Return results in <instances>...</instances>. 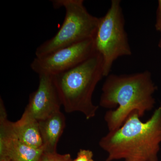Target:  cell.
Segmentation results:
<instances>
[{"instance_id":"7a4b0ae2","label":"cell","mask_w":161,"mask_h":161,"mask_svg":"<svg viewBox=\"0 0 161 161\" xmlns=\"http://www.w3.org/2000/svg\"><path fill=\"white\" fill-rule=\"evenodd\" d=\"M99 146L106 161H158L161 144V105L147 121L132 113L123 125L102 137Z\"/></svg>"},{"instance_id":"277c9868","label":"cell","mask_w":161,"mask_h":161,"mask_svg":"<svg viewBox=\"0 0 161 161\" xmlns=\"http://www.w3.org/2000/svg\"><path fill=\"white\" fill-rule=\"evenodd\" d=\"M56 9L63 8L65 14L62 26L53 37L38 47L36 58H41L60 48L94 39L99 18L87 11L83 0H53Z\"/></svg>"},{"instance_id":"30bf717a","label":"cell","mask_w":161,"mask_h":161,"mask_svg":"<svg viewBox=\"0 0 161 161\" xmlns=\"http://www.w3.org/2000/svg\"><path fill=\"white\" fill-rule=\"evenodd\" d=\"M12 129L18 139L30 147L43 148L39 122L23 112L19 120L11 122Z\"/></svg>"},{"instance_id":"3957f363","label":"cell","mask_w":161,"mask_h":161,"mask_svg":"<svg viewBox=\"0 0 161 161\" xmlns=\"http://www.w3.org/2000/svg\"><path fill=\"white\" fill-rule=\"evenodd\" d=\"M52 77L65 112H80L87 119L95 117L98 106L93 103L92 96L104 77L100 54L96 52L77 66Z\"/></svg>"},{"instance_id":"8fae6325","label":"cell","mask_w":161,"mask_h":161,"mask_svg":"<svg viewBox=\"0 0 161 161\" xmlns=\"http://www.w3.org/2000/svg\"><path fill=\"white\" fill-rule=\"evenodd\" d=\"M38 161H72L70 154L44 152Z\"/></svg>"},{"instance_id":"5bb4252c","label":"cell","mask_w":161,"mask_h":161,"mask_svg":"<svg viewBox=\"0 0 161 161\" xmlns=\"http://www.w3.org/2000/svg\"><path fill=\"white\" fill-rule=\"evenodd\" d=\"M159 32L160 33V37L159 41L158 46L161 49V30Z\"/></svg>"},{"instance_id":"7c38bea8","label":"cell","mask_w":161,"mask_h":161,"mask_svg":"<svg viewBox=\"0 0 161 161\" xmlns=\"http://www.w3.org/2000/svg\"><path fill=\"white\" fill-rule=\"evenodd\" d=\"M73 161H94L93 152L90 150L80 149L77 158Z\"/></svg>"},{"instance_id":"52a82bcc","label":"cell","mask_w":161,"mask_h":161,"mask_svg":"<svg viewBox=\"0 0 161 161\" xmlns=\"http://www.w3.org/2000/svg\"><path fill=\"white\" fill-rule=\"evenodd\" d=\"M37 89L30 95L29 103L24 113L38 121L60 111L62 105L51 76H39Z\"/></svg>"},{"instance_id":"6da1fadb","label":"cell","mask_w":161,"mask_h":161,"mask_svg":"<svg viewBox=\"0 0 161 161\" xmlns=\"http://www.w3.org/2000/svg\"><path fill=\"white\" fill-rule=\"evenodd\" d=\"M157 90L148 70L108 75L102 88L99 105L105 108H116L105 114L109 132L120 128L132 113H137L141 118L152 110L156 103L153 95Z\"/></svg>"},{"instance_id":"8992f818","label":"cell","mask_w":161,"mask_h":161,"mask_svg":"<svg viewBox=\"0 0 161 161\" xmlns=\"http://www.w3.org/2000/svg\"><path fill=\"white\" fill-rule=\"evenodd\" d=\"M96 53L94 39H89L60 48L41 58L36 57L31 68L39 76H54L77 66Z\"/></svg>"},{"instance_id":"9c48e42d","label":"cell","mask_w":161,"mask_h":161,"mask_svg":"<svg viewBox=\"0 0 161 161\" xmlns=\"http://www.w3.org/2000/svg\"><path fill=\"white\" fill-rule=\"evenodd\" d=\"M38 122L44 152H57L58 141L65 126V116L60 111Z\"/></svg>"},{"instance_id":"5b68a950","label":"cell","mask_w":161,"mask_h":161,"mask_svg":"<svg viewBox=\"0 0 161 161\" xmlns=\"http://www.w3.org/2000/svg\"><path fill=\"white\" fill-rule=\"evenodd\" d=\"M94 42L95 50L103 59L104 77L110 75L115 60L132 55L120 0H112L106 14L99 18Z\"/></svg>"},{"instance_id":"ba28073f","label":"cell","mask_w":161,"mask_h":161,"mask_svg":"<svg viewBox=\"0 0 161 161\" xmlns=\"http://www.w3.org/2000/svg\"><path fill=\"white\" fill-rule=\"evenodd\" d=\"M11 122L7 115L0 116V160H39L44 152L43 148L31 147L18 139L13 132Z\"/></svg>"},{"instance_id":"4fadbf2b","label":"cell","mask_w":161,"mask_h":161,"mask_svg":"<svg viewBox=\"0 0 161 161\" xmlns=\"http://www.w3.org/2000/svg\"><path fill=\"white\" fill-rule=\"evenodd\" d=\"M155 27L157 31H160L161 30V0H159L158 1Z\"/></svg>"}]
</instances>
